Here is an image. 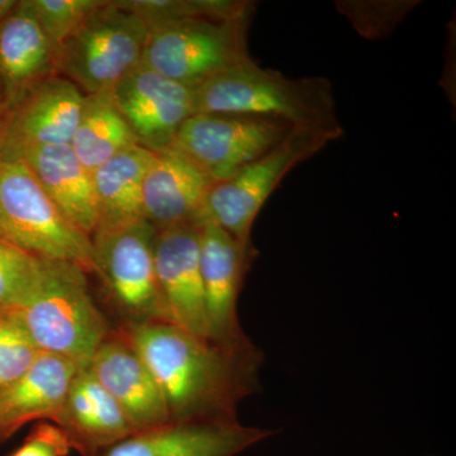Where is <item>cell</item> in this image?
<instances>
[{"instance_id":"obj_1","label":"cell","mask_w":456,"mask_h":456,"mask_svg":"<svg viewBox=\"0 0 456 456\" xmlns=\"http://www.w3.org/2000/svg\"><path fill=\"white\" fill-rule=\"evenodd\" d=\"M163 393L170 422H235L259 392L263 351L227 347L167 321L121 327Z\"/></svg>"},{"instance_id":"obj_2","label":"cell","mask_w":456,"mask_h":456,"mask_svg":"<svg viewBox=\"0 0 456 456\" xmlns=\"http://www.w3.org/2000/svg\"><path fill=\"white\" fill-rule=\"evenodd\" d=\"M196 113L246 114L340 139L334 92L326 77H288L254 60L193 89Z\"/></svg>"},{"instance_id":"obj_3","label":"cell","mask_w":456,"mask_h":456,"mask_svg":"<svg viewBox=\"0 0 456 456\" xmlns=\"http://www.w3.org/2000/svg\"><path fill=\"white\" fill-rule=\"evenodd\" d=\"M88 273L77 264L41 260L40 273L16 308L41 353L88 367L112 330L90 290Z\"/></svg>"},{"instance_id":"obj_4","label":"cell","mask_w":456,"mask_h":456,"mask_svg":"<svg viewBox=\"0 0 456 456\" xmlns=\"http://www.w3.org/2000/svg\"><path fill=\"white\" fill-rule=\"evenodd\" d=\"M0 240L40 259L94 272L92 240L59 211L22 161L0 160Z\"/></svg>"},{"instance_id":"obj_5","label":"cell","mask_w":456,"mask_h":456,"mask_svg":"<svg viewBox=\"0 0 456 456\" xmlns=\"http://www.w3.org/2000/svg\"><path fill=\"white\" fill-rule=\"evenodd\" d=\"M158 230L146 220L93 233V264L108 303L122 326L167 321L158 277L154 244Z\"/></svg>"},{"instance_id":"obj_6","label":"cell","mask_w":456,"mask_h":456,"mask_svg":"<svg viewBox=\"0 0 456 456\" xmlns=\"http://www.w3.org/2000/svg\"><path fill=\"white\" fill-rule=\"evenodd\" d=\"M251 16L232 20H183L149 29L142 65L194 89L224 71L251 61Z\"/></svg>"},{"instance_id":"obj_7","label":"cell","mask_w":456,"mask_h":456,"mask_svg":"<svg viewBox=\"0 0 456 456\" xmlns=\"http://www.w3.org/2000/svg\"><path fill=\"white\" fill-rule=\"evenodd\" d=\"M149 27L107 0L59 49V75L84 94L110 92L142 64Z\"/></svg>"},{"instance_id":"obj_8","label":"cell","mask_w":456,"mask_h":456,"mask_svg":"<svg viewBox=\"0 0 456 456\" xmlns=\"http://www.w3.org/2000/svg\"><path fill=\"white\" fill-rule=\"evenodd\" d=\"M331 137L303 128L292 134L268 154L237 171L230 178L213 183L204 200L197 226L215 224L244 245H251L254 222L281 180L297 165L332 142Z\"/></svg>"},{"instance_id":"obj_9","label":"cell","mask_w":456,"mask_h":456,"mask_svg":"<svg viewBox=\"0 0 456 456\" xmlns=\"http://www.w3.org/2000/svg\"><path fill=\"white\" fill-rule=\"evenodd\" d=\"M292 125L246 114L194 113L174 145L213 180L221 182L283 142Z\"/></svg>"},{"instance_id":"obj_10","label":"cell","mask_w":456,"mask_h":456,"mask_svg":"<svg viewBox=\"0 0 456 456\" xmlns=\"http://www.w3.org/2000/svg\"><path fill=\"white\" fill-rule=\"evenodd\" d=\"M84 95L61 75L38 84L5 112L0 160L20 161L44 147L70 145Z\"/></svg>"},{"instance_id":"obj_11","label":"cell","mask_w":456,"mask_h":456,"mask_svg":"<svg viewBox=\"0 0 456 456\" xmlns=\"http://www.w3.org/2000/svg\"><path fill=\"white\" fill-rule=\"evenodd\" d=\"M253 259V245L241 244L215 224L200 227V273L208 338L222 346L254 344L239 318L240 293Z\"/></svg>"},{"instance_id":"obj_12","label":"cell","mask_w":456,"mask_h":456,"mask_svg":"<svg viewBox=\"0 0 456 456\" xmlns=\"http://www.w3.org/2000/svg\"><path fill=\"white\" fill-rule=\"evenodd\" d=\"M110 95L137 145L154 154L170 149L182 126L196 113L193 89L142 64L117 84Z\"/></svg>"},{"instance_id":"obj_13","label":"cell","mask_w":456,"mask_h":456,"mask_svg":"<svg viewBox=\"0 0 456 456\" xmlns=\"http://www.w3.org/2000/svg\"><path fill=\"white\" fill-rule=\"evenodd\" d=\"M154 256L170 322L209 340L200 273V227L184 224L158 230Z\"/></svg>"},{"instance_id":"obj_14","label":"cell","mask_w":456,"mask_h":456,"mask_svg":"<svg viewBox=\"0 0 456 456\" xmlns=\"http://www.w3.org/2000/svg\"><path fill=\"white\" fill-rule=\"evenodd\" d=\"M273 434L239 421L169 422L136 432L92 456H237Z\"/></svg>"},{"instance_id":"obj_15","label":"cell","mask_w":456,"mask_h":456,"mask_svg":"<svg viewBox=\"0 0 456 456\" xmlns=\"http://www.w3.org/2000/svg\"><path fill=\"white\" fill-rule=\"evenodd\" d=\"M88 368L122 408L136 432L169 424L163 393L121 329L110 332Z\"/></svg>"},{"instance_id":"obj_16","label":"cell","mask_w":456,"mask_h":456,"mask_svg":"<svg viewBox=\"0 0 456 456\" xmlns=\"http://www.w3.org/2000/svg\"><path fill=\"white\" fill-rule=\"evenodd\" d=\"M55 75L59 49L38 23L31 0H18L0 20V83L7 110Z\"/></svg>"},{"instance_id":"obj_17","label":"cell","mask_w":456,"mask_h":456,"mask_svg":"<svg viewBox=\"0 0 456 456\" xmlns=\"http://www.w3.org/2000/svg\"><path fill=\"white\" fill-rule=\"evenodd\" d=\"M212 184L213 180L175 147L158 152L143 182V220L156 230L197 226Z\"/></svg>"},{"instance_id":"obj_18","label":"cell","mask_w":456,"mask_h":456,"mask_svg":"<svg viewBox=\"0 0 456 456\" xmlns=\"http://www.w3.org/2000/svg\"><path fill=\"white\" fill-rule=\"evenodd\" d=\"M53 424L64 432L71 450L82 456L94 455L136 434L122 408L88 367L75 374Z\"/></svg>"},{"instance_id":"obj_19","label":"cell","mask_w":456,"mask_h":456,"mask_svg":"<svg viewBox=\"0 0 456 456\" xmlns=\"http://www.w3.org/2000/svg\"><path fill=\"white\" fill-rule=\"evenodd\" d=\"M79 369L71 360L41 353L22 378L0 392L2 443L28 422H53Z\"/></svg>"},{"instance_id":"obj_20","label":"cell","mask_w":456,"mask_h":456,"mask_svg":"<svg viewBox=\"0 0 456 456\" xmlns=\"http://www.w3.org/2000/svg\"><path fill=\"white\" fill-rule=\"evenodd\" d=\"M59 211L75 227L92 237L98 227L93 173L70 145L44 147L22 159Z\"/></svg>"},{"instance_id":"obj_21","label":"cell","mask_w":456,"mask_h":456,"mask_svg":"<svg viewBox=\"0 0 456 456\" xmlns=\"http://www.w3.org/2000/svg\"><path fill=\"white\" fill-rule=\"evenodd\" d=\"M154 158V152L137 145L93 171L98 207L97 230L143 220V182Z\"/></svg>"},{"instance_id":"obj_22","label":"cell","mask_w":456,"mask_h":456,"mask_svg":"<svg viewBox=\"0 0 456 456\" xmlns=\"http://www.w3.org/2000/svg\"><path fill=\"white\" fill-rule=\"evenodd\" d=\"M71 149L89 171L137 146L130 126L114 104L110 92L84 95Z\"/></svg>"},{"instance_id":"obj_23","label":"cell","mask_w":456,"mask_h":456,"mask_svg":"<svg viewBox=\"0 0 456 456\" xmlns=\"http://www.w3.org/2000/svg\"><path fill=\"white\" fill-rule=\"evenodd\" d=\"M149 29L183 20H232L251 16L253 5L237 0H114Z\"/></svg>"},{"instance_id":"obj_24","label":"cell","mask_w":456,"mask_h":456,"mask_svg":"<svg viewBox=\"0 0 456 456\" xmlns=\"http://www.w3.org/2000/svg\"><path fill=\"white\" fill-rule=\"evenodd\" d=\"M40 355L16 310L0 311V392L22 378Z\"/></svg>"},{"instance_id":"obj_25","label":"cell","mask_w":456,"mask_h":456,"mask_svg":"<svg viewBox=\"0 0 456 456\" xmlns=\"http://www.w3.org/2000/svg\"><path fill=\"white\" fill-rule=\"evenodd\" d=\"M107 0H31L33 13L57 49Z\"/></svg>"},{"instance_id":"obj_26","label":"cell","mask_w":456,"mask_h":456,"mask_svg":"<svg viewBox=\"0 0 456 456\" xmlns=\"http://www.w3.org/2000/svg\"><path fill=\"white\" fill-rule=\"evenodd\" d=\"M40 257L0 240V311L16 310L41 268Z\"/></svg>"},{"instance_id":"obj_27","label":"cell","mask_w":456,"mask_h":456,"mask_svg":"<svg viewBox=\"0 0 456 456\" xmlns=\"http://www.w3.org/2000/svg\"><path fill=\"white\" fill-rule=\"evenodd\" d=\"M70 444L56 425L44 422L33 428L23 445L11 456H68Z\"/></svg>"},{"instance_id":"obj_28","label":"cell","mask_w":456,"mask_h":456,"mask_svg":"<svg viewBox=\"0 0 456 456\" xmlns=\"http://www.w3.org/2000/svg\"><path fill=\"white\" fill-rule=\"evenodd\" d=\"M18 0H0V20L11 13L12 9L16 7Z\"/></svg>"},{"instance_id":"obj_29","label":"cell","mask_w":456,"mask_h":456,"mask_svg":"<svg viewBox=\"0 0 456 456\" xmlns=\"http://www.w3.org/2000/svg\"><path fill=\"white\" fill-rule=\"evenodd\" d=\"M5 112H7V107H5L4 94H3L2 83H0V130H2L3 121H4Z\"/></svg>"},{"instance_id":"obj_30","label":"cell","mask_w":456,"mask_h":456,"mask_svg":"<svg viewBox=\"0 0 456 456\" xmlns=\"http://www.w3.org/2000/svg\"><path fill=\"white\" fill-rule=\"evenodd\" d=\"M0 444H2V440H0Z\"/></svg>"},{"instance_id":"obj_31","label":"cell","mask_w":456,"mask_h":456,"mask_svg":"<svg viewBox=\"0 0 456 456\" xmlns=\"http://www.w3.org/2000/svg\"><path fill=\"white\" fill-rule=\"evenodd\" d=\"M430 456H434V455H430Z\"/></svg>"}]
</instances>
